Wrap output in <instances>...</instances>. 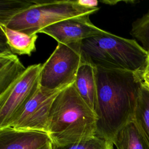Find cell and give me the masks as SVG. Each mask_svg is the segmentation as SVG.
<instances>
[{
  "label": "cell",
  "mask_w": 149,
  "mask_h": 149,
  "mask_svg": "<svg viewBox=\"0 0 149 149\" xmlns=\"http://www.w3.org/2000/svg\"><path fill=\"white\" fill-rule=\"evenodd\" d=\"M98 9L99 8L90 9L83 7L76 1H37L36 4L13 17L5 26L32 35L61 20L91 15Z\"/></svg>",
  "instance_id": "cell-4"
},
{
  "label": "cell",
  "mask_w": 149,
  "mask_h": 149,
  "mask_svg": "<svg viewBox=\"0 0 149 149\" xmlns=\"http://www.w3.org/2000/svg\"><path fill=\"white\" fill-rule=\"evenodd\" d=\"M142 83L149 90V72H145L142 76Z\"/></svg>",
  "instance_id": "cell-19"
},
{
  "label": "cell",
  "mask_w": 149,
  "mask_h": 149,
  "mask_svg": "<svg viewBox=\"0 0 149 149\" xmlns=\"http://www.w3.org/2000/svg\"><path fill=\"white\" fill-rule=\"evenodd\" d=\"M97 116L73 84L62 89L51 105L47 134L52 144L63 146L96 136Z\"/></svg>",
  "instance_id": "cell-2"
},
{
  "label": "cell",
  "mask_w": 149,
  "mask_h": 149,
  "mask_svg": "<svg viewBox=\"0 0 149 149\" xmlns=\"http://www.w3.org/2000/svg\"><path fill=\"white\" fill-rule=\"evenodd\" d=\"M37 1L1 0L0 25L5 26L15 16L34 5Z\"/></svg>",
  "instance_id": "cell-15"
},
{
  "label": "cell",
  "mask_w": 149,
  "mask_h": 149,
  "mask_svg": "<svg viewBox=\"0 0 149 149\" xmlns=\"http://www.w3.org/2000/svg\"><path fill=\"white\" fill-rule=\"evenodd\" d=\"M130 34L141 42L142 47L149 53V10L133 22Z\"/></svg>",
  "instance_id": "cell-16"
},
{
  "label": "cell",
  "mask_w": 149,
  "mask_h": 149,
  "mask_svg": "<svg viewBox=\"0 0 149 149\" xmlns=\"http://www.w3.org/2000/svg\"><path fill=\"white\" fill-rule=\"evenodd\" d=\"M90 15L87 14L61 20L42 29L39 33L51 36L58 43L80 42L104 31L91 23Z\"/></svg>",
  "instance_id": "cell-8"
},
{
  "label": "cell",
  "mask_w": 149,
  "mask_h": 149,
  "mask_svg": "<svg viewBox=\"0 0 149 149\" xmlns=\"http://www.w3.org/2000/svg\"><path fill=\"white\" fill-rule=\"evenodd\" d=\"M77 3L84 8L94 9L98 8V1L97 0H76Z\"/></svg>",
  "instance_id": "cell-18"
},
{
  "label": "cell",
  "mask_w": 149,
  "mask_h": 149,
  "mask_svg": "<svg viewBox=\"0 0 149 149\" xmlns=\"http://www.w3.org/2000/svg\"><path fill=\"white\" fill-rule=\"evenodd\" d=\"M49 142L45 132L11 127L0 129V149H40Z\"/></svg>",
  "instance_id": "cell-9"
},
{
  "label": "cell",
  "mask_w": 149,
  "mask_h": 149,
  "mask_svg": "<svg viewBox=\"0 0 149 149\" xmlns=\"http://www.w3.org/2000/svg\"><path fill=\"white\" fill-rule=\"evenodd\" d=\"M41 66V63L29 66L15 83L0 94V129L9 127L37 90Z\"/></svg>",
  "instance_id": "cell-6"
},
{
  "label": "cell",
  "mask_w": 149,
  "mask_h": 149,
  "mask_svg": "<svg viewBox=\"0 0 149 149\" xmlns=\"http://www.w3.org/2000/svg\"><path fill=\"white\" fill-rule=\"evenodd\" d=\"M81 52L82 62L94 67L127 70L141 75L146 71L149 56L136 40L106 31L83 40Z\"/></svg>",
  "instance_id": "cell-3"
},
{
  "label": "cell",
  "mask_w": 149,
  "mask_h": 149,
  "mask_svg": "<svg viewBox=\"0 0 149 149\" xmlns=\"http://www.w3.org/2000/svg\"><path fill=\"white\" fill-rule=\"evenodd\" d=\"M133 120L149 144V90L143 83L140 90Z\"/></svg>",
  "instance_id": "cell-14"
},
{
  "label": "cell",
  "mask_w": 149,
  "mask_h": 149,
  "mask_svg": "<svg viewBox=\"0 0 149 149\" xmlns=\"http://www.w3.org/2000/svg\"><path fill=\"white\" fill-rule=\"evenodd\" d=\"M82 62L81 42L58 45L42 64L39 86L48 90L63 89L72 84Z\"/></svg>",
  "instance_id": "cell-5"
},
{
  "label": "cell",
  "mask_w": 149,
  "mask_h": 149,
  "mask_svg": "<svg viewBox=\"0 0 149 149\" xmlns=\"http://www.w3.org/2000/svg\"><path fill=\"white\" fill-rule=\"evenodd\" d=\"M96 136L112 142L118 132L133 120L143 75L95 67Z\"/></svg>",
  "instance_id": "cell-1"
},
{
  "label": "cell",
  "mask_w": 149,
  "mask_h": 149,
  "mask_svg": "<svg viewBox=\"0 0 149 149\" xmlns=\"http://www.w3.org/2000/svg\"><path fill=\"white\" fill-rule=\"evenodd\" d=\"M26 69L11 51L0 53V94L15 83Z\"/></svg>",
  "instance_id": "cell-11"
},
{
  "label": "cell",
  "mask_w": 149,
  "mask_h": 149,
  "mask_svg": "<svg viewBox=\"0 0 149 149\" xmlns=\"http://www.w3.org/2000/svg\"><path fill=\"white\" fill-rule=\"evenodd\" d=\"M146 72H149V56H148V63H147V69Z\"/></svg>",
  "instance_id": "cell-21"
},
{
  "label": "cell",
  "mask_w": 149,
  "mask_h": 149,
  "mask_svg": "<svg viewBox=\"0 0 149 149\" xmlns=\"http://www.w3.org/2000/svg\"><path fill=\"white\" fill-rule=\"evenodd\" d=\"M62 89L48 90L40 87L9 127L47 133L48 116L55 97Z\"/></svg>",
  "instance_id": "cell-7"
},
{
  "label": "cell",
  "mask_w": 149,
  "mask_h": 149,
  "mask_svg": "<svg viewBox=\"0 0 149 149\" xmlns=\"http://www.w3.org/2000/svg\"><path fill=\"white\" fill-rule=\"evenodd\" d=\"M1 30L5 35L10 51L14 54L31 55L36 51L37 34L29 35L20 31L13 30L6 26L0 25Z\"/></svg>",
  "instance_id": "cell-13"
},
{
  "label": "cell",
  "mask_w": 149,
  "mask_h": 149,
  "mask_svg": "<svg viewBox=\"0 0 149 149\" xmlns=\"http://www.w3.org/2000/svg\"><path fill=\"white\" fill-rule=\"evenodd\" d=\"M52 145V149H113L112 142L97 136L84 141L63 146Z\"/></svg>",
  "instance_id": "cell-17"
},
{
  "label": "cell",
  "mask_w": 149,
  "mask_h": 149,
  "mask_svg": "<svg viewBox=\"0 0 149 149\" xmlns=\"http://www.w3.org/2000/svg\"><path fill=\"white\" fill-rule=\"evenodd\" d=\"M40 149H52V143L49 142V143H47L46 145H45L44 147H42Z\"/></svg>",
  "instance_id": "cell-20"
},
{
  "label": "cell",
  "mask_w": 149,
  "mask_h": 149,
  "mask_svg": "<svg viewBox=\"0 0 149 149\" xmlns=\"http://www.w3.org/2000/svg\"><path fill=\"white\" fill-rule=\"evenodd\" d=\"M112 143L117 149H149V144L134 120L118 132Z\"/></svg>",
  "instance_id": "cell-12"
},
{
  "label": "cell",
  "mask_w": 149,
  "mask_h": 149,
  "mask_svg": "<svg viewBox=\"0 0 149 149\" xmlns=\"http://www.w3.org/2000/svg\"><path fill=\"white\" fill-rule=\"evenodd\" d=\"M73 84L81 98L94 111L97 95L95 67L82 62Z\"/></svg>",
  "instance_id": "cell-10"
}]
</instances>
